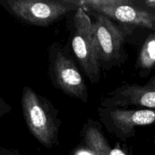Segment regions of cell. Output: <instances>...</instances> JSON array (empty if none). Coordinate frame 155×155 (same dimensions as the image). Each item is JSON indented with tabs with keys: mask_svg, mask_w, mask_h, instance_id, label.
I'll return each instance as SVG.
<instances>
[{
	"mask_svg": "<svg viewBox=\"0 0 155 155\" xmlns=\"http://www.w3.org/2000/svg\"><path fill=\"white\" fill-rule=\"evenodd\" d=\"M21 104L26 124L35 139L48 148L58 145L60 120L49 101L25 87Z\"/></svg>",
	"mask_w": 155,
	"mask_h": 155,
	"instance_id": "1",
	"label": "cell"
},
{
	"mask_svg": "<svg viewBox=\"0 0 155 155\" xmlns=\"http://www.w3.org/2000/svg\"><path fill=\"white\" fill-rule=\"evenodd\" d=\"M79 3L84 9L111 21L155 30V12L139 5L135 0H83Z\"/></svg>",
	"mask_w": 155,
	"mask_h": 155,
	"instance_id": "2",
	"label": "cell"
},
{
	"mask_svg": "<svg viewBox=\"0 0 155 155\" xmlns=\"http://www.w3.org/2000/svg\"><path fill=\"white\" fill-rule=\"evenodd\" d=\"M49 72L54 86L69 96L87 103L84 78L74 61L56 43L49 48Z\"/></svg>",
	"mask_w": 155,
	"mask_h": 155,
	"instance_id": "3",
	"label": "cell"
},
{
	"mask_svg": "<svg viewBox=\"0 0 155 155\" xmlns=\"http://www.w3.org/2000/svg\"><path fill=\"white\" fill-rule=\"evenodd\" d=\"M72 48L85 75L92 83L100 79L99 61L92 31V21L82 6L74 16Z\"/></svg>",
	"mask_w": 155,
	"mask_h": 155,
	"instance_id": "4",
	"label": "cell"
},
{
	"mask_svg": "<svg viewBox=\"0 0 155 155\" xmlns=\"http://www.w3.org/2000/svg\"><path fill=\"white\" fill-rule=\"evenodd\" d=\"M98 114L107 131L120 141L133 138L136 127L155 123V110L152 109L99 107Z\"/></svg>",
	"mask_w": 155,
	"mask_h": 155,
	"instance_id": "5",
	"label": "cell"
},
{
	"mask_svg": "<svg viewBox=\"0 0 155 155\" xmlns=\"http://www.w3.org/2000/svg\"><path fill=\"white\" fill-rule=\"evenodd\" d=\"M12 12L25 22L45 27L80 7L79 1L18 0L9 2Z\"/></svg>",
	"mask_w": 155,
	"mask_h": 155,
	"instance_id": "6",
	"label": "cell"
},
{
	"mask_svg": "<svg viewBox=\"0 0 155 155\" xmlns=\"http://www.w3.org/2000/svg\"><path fill=\"white\" fill-rule=\"evenodd\" d=\"M92 31L100 61L110 62L120 57L124 43L122 32L114 23L103 15L95 13Z\"/></svg>",
	"mask_w": 155,
	"mask_h": 155,
	"instance_id": "7",
	"label": "cell"
},
{
	"mask_svg": "<svg viewBox=\"0 0 155 155\" xmlns=\"http://www.w3.org/2000/svg\"><path fill=\"white\" fill-rule=\"evenodd\" d=\"M130 106L155 110V76L145 85L124 84L109 92L101 101L102 107Z\"/></svg>",
	"mask_w": 155,
	"mask_h": 155,
	"instance_id": "8",
	"label": "cell"
},
{
	"mask_svg": "<svg viewBox=\"0 0 155 155\" xmlns=\"http://www.w3.org/2000/svg\"><path fill=\"white\" fill-rule=\"evenodd\" d=\"M83 141L94 155H127L119 148H111L98 126L89 122L83 127Z\"/></svg>",
	"mask_w": 155,
	"mask_h": 155,
	"instance_id": "9",
	"label": "cell"
},
{
	"mask_svg": "<svg viewBox=\"0 0 155 155\" xmlns=\"http://www.w3.org/2000/svg\"><path fill=\"white\" fill-rule=\"evenodd\" d=\"M155 66V32L147 37L137 58L136 67L149 71Z\"/></svg>",
	"mask_w": 155,
	"mask_h": 155,
	"instance_id": "10",
	"label": "cell"
},
{
	"mask_svg": "<svg viewBox=\"0 0 155 155\" xmlns=\"http://www.w3.org/2000/svg\"><path fill=\"white\" fill-rule=\"evenodd\" d=\"M136 2L142 7L155 12V0H142V1H136Z\"/></svg>",
	"mask_w": 155,
	"mask_h": 155,
	"instance_id": "11",
	"label": "cell"
},
{
	"mask_svg": "<svg viewBox=\"0 0 155 155\" xmlns=\"http://www.w3.org/2000/svg\"><path fill=\"white\" fill-rule=\"evenodd\" d=\"M7 155H21V154H20L18 152H11L9 153V154H8Z\"/></svg>",
	"mask_w": 155,
	"mask_h": 155,
	"instance_id": "12",
	"label": "cell"
},
{
	"mask_svg": "<svg viewBox=\"0 0 155 155\" xmlns=\"http://www.w3.org/2000/svg\"><path fill=\"white\" fill-rule=\"evenodd\" d=\"M154 145H155V139H154Z\"/></svg>",
	"mask_w": 155,
	"mask_h": 155,
	"instance_id": "13",
	"label": "cell"
}]
</instances>
